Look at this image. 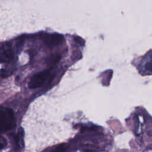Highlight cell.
<instances>
[{"label":"cell","mask_w":152,"mask_h":152,"mask_svg":"<svg viewBox=\"0 0 152 152\" xmlns=\"http://www.w3.org/2000/svg\"><path fill=\"white\" fill-rule=\"evenodd\" d=\"M64 40V36L60 34H46L43 36V41L44 43L50 48L61 45Z\"/></svg>","instance_id":"cell-3"},{"label":"cell","mask_w":152,"mask_h":152,"mask_svg":"<svg viewBox=\"0 0 152 152\" xmlns=\"http://www.w3.org/2000/svg\"><path fill=\"white\" fill-rule=\"evenodd\" d=\"M7 145V141L4 137L0 135V150L4 148Z\"/></svg>","instance_id":"cell-7"},{"label":"cell","mask_w":152,"mask_h":152,"mask_svg":"<svg viewBox=\"0 0 152 152\" xmlns=\"http://www.w3.org/2000/svg\"><path fill=\"white\" fill-rule=\"evenodd\" d=\"M60 59H61L60 55H55L49 58L48 60V62L50 64H55L57 63L60 60Z\"/></svg>","instance_id":"cell-6"},{"label":"cell","mask_w":152,"mask_h":152,"mask_svg":"<svg viewBox=\"0 0 152 152\" xmlns=\"http://www.w3.org/2000/svg\"><path fill=\"white\" fill-rule=\"evenodd\" d=\"M14 126L15 119L12 110L0 107V132L11 129Z\"/></svg>","instance_id":"cell-1"},{"label":"cell","mask_w":152,"mask_h":152,"mask_svg":"<svg viewBox=\"0 0 152 152\" xmlns=\"http://www.w3.org/2000/svg\"><path fill=\"white\" fill-rule=\"evenodd\" d=\"M13 56V50L10 43L4 44L0 47V63L9 62Z\"/></svg>","instance_id":"cell-4"},{"label":"cell","mask_w":152,"mask_h":152,"mask_svg":"<svg viewBox=\"0 0 152 152\" xmlns=\"http://www.w3.org/2000/svg\"><path fill=\"white\" fill-rule=\"evenodd\" d=\"M54 74L52 71L47 70L35 74L30 80L28 87L30 88H39L50 82L53 78Z\"/></svg>","instance_id":"cell-2"},{"label":"cell","mask_w":152,"mask_h":152,"mask_svg":"<svg viewBox=\"0 0 152 152\" xmlns=\"http://www.w3.org/2000/svg\"><path fill=\"white\" fill-rule=\"evenodd\" d=\"M74 40L75 41H76L77 43H78L79 44L81 45H84V40L80 37H75L74 38Z\"/></svg>","instance_id":"cell-10"},{"label":"cell","mask_w":152,"mask_h":152,"mask_svg":"<svg viewBox=\"0 0 152 152\" xmlns=\"http://www.w3.org/2000/svg\"><path fill=\"white\" fill-rule=\"evenodd\" d=\"M65 149V145L64 144H61V145L58 146L52 152H64Z\"/></svg>","instance_id":"cell-8"},{"label":"cell","mask_w":152,"mask_h":152,"mask_svg":"<svg viewBox=\"0 0 152 152\" xmlns=\"http://www.w3.org/2000/svg\"><path fill=\"white\" fill-rule=\"evenodd\" d=\"M24 131L22 128H20L18 129L17 137H16V141L17 144L19 147H23L24 146Z\"/></svg>","instance_id":"cell-5"},{"label":"cell","mask_w":152,"mask_h":152,"mask_svg":"<svg viewBox=\"0 0 152 152\" xmlns=\"http://www.w3.org/2000/svg\"><path fill=\"white\" fill-rule=\"evenodd\" d=\"M145 68L148 71L152 74V60L147 62L145 64Z\"/></svg>","instance_id":"cell-9"}]
</instances>
